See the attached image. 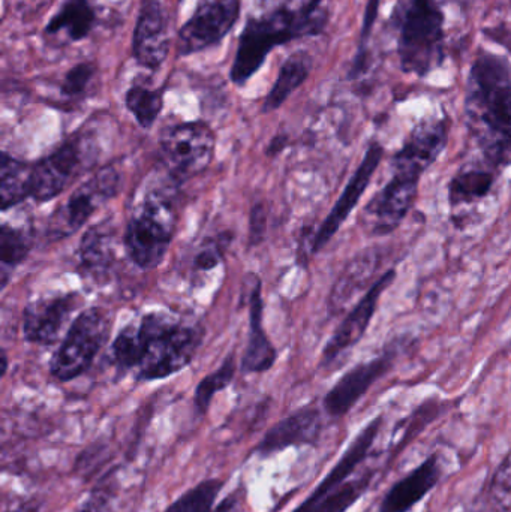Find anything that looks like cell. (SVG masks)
I'll return each instance as SVG.
<instances>
[{"label": "cell", "mask_w": 511, "mask_h": 512, "mask_svg": "<svg viewBox=\"0 0 511 512\" xmlns=\"http://www.w3.org/2000/svg\"><path fill=\"white\" fill-rule=\"evenodd\" d=\"M78 268L89 282L102 285L110 280L117 256V237L108 219L92 225L78 245Z\"/></svg>", "instance_id": "cell-22"}, {"label": "cell", "mask_w": 511, "mask_h": 512, "mask_svg": "<svg viewBox=\"0 0 511 512\" xmlns=\"http://www.w3.org/2000/svg\"><path fill=\"white\" fill-rule=\"evenodd\" d=\"M134 322L138 342L135 378L140 382L161 381L191 364L204 339V328L185 322L168 312L153 310Z\"/></svg>", "instance_id": "cell-3"}, {"label": "cell", "mask_w": 511, "mask_h": 512, "mask_svg": "<svg viewBox=\"0 0 511 512\" xmlns=\"http://www.w3.org/2000/svg\"><path fill=\"white\" fill-rule=\"evenodd\" d=\"M383 158L384 147L381 146V143H378V141L369 143L362 162L354 171L351 179L348 180L341 197L338 198L335 206H333L329 215L324 219L323 224L318 227L317 233H315L314 239H312L311 254H318V252L323 251L329 245L330 240L338 234L342 225L350 218L351 213H353L357 204L362 200L366 189L371 185L375 171L380 167Z\"/></svg>", "instance_id": "cell-16"}, {"label": "cell", "mask_w": 511, "mask_h": 512, "mask_svg": "<svg viewBox=\"0 0 511 512\" xmlns=\"http://www.w3.org/2000/svg\"><path fill=\"white\" fill-rule=\"evenodd\" d=\"M98 156L95 138L89 132H75L53 152L32 162L30 198L36 203H48L59 197L96 164Z\"/></svg>", "instance_id": "cell-7"}, {"label": "cell", "mask_w": 511, "mask_h": 512, "mask_svg": "<svg viewBox=\"0 0 511 512\" xmlns=\"http://www.w3.org/2000/svg\"><path fill=\"white\" fill-rule=\"evenodd\" d=\"M98 66L93 60H83L68 69L60 83V95L68 101H81L89 93Z\"/></svg>", "instance_id": "cell-32"}, {"label": "cell", "mask_w": 511, "mask_h": 512, "mask_svg": "<svg viewBox=\"0 0 511 512\" xmlns=\"http://www.w3.org/2000/svg\"><path fill=\"white\" fill-rule=\"evenodd\" d=\"M98 17L95 0H62L45 24L44 35L50 38L62 36L69 42L84 41L96 29Z\"/></svg>", "instance_id": "cell-25"}, {"label": "cell", "mask_w": 511, "mask_h": 512, "mask_svg": "<svg viewBox=\"0 0 511 512\" xmlns=\"http://www.w3.org/2000/svg\"><path fill=\"white\" fill-rule=\"evenodd\" d=\"M80 292L48 295L30 301L23 310V337L33 345L50 346L59 342L66 327L72 324V315L83 306Z\"/></svg>", "instance_id": "cell-15"}, {"label": "cell", "mask_w": 511, "mask_h": 512, "mask_svg": "<svg viewBox=\"0 0 511 512\" xmlns=\"http://www.w3.org/2000/svg\"><path fill=\"white\" fill-rule=\"evenodd\" d=\"M225 243L219 239L206 240L192 261L195 273H209L224 261Z\"/></svg>", "instance_id": "cell-35"}, {"label": "cell", "mask_w": 511, "mask_h": 512, "mask_svg": "<svg viewBox=\"0 0 511 512\" xmlns=\"http://www.w3.org/2000/svg\"><path fill=\"white\" fill-rule=\"evenodd\" d=\"M488 498L494 512H511V450L492 474Z\"/></svg>", "instance_id": "cell-33"}, {"label": "cell", "mask_w": 511, "mask_h": 512, "mask_svg": "<svg viewBox=\"0 0 511 512\" xmlns=\"http://www.w3.org/2000/svg\"><path fill=\"white\" fill-rule=\"evenodd\" d=\"M132 57L150 72L161 69L170 51L168 18L162 0H141L132 30Z\"/></svg>", "instance_id": "cell-18"}, {"label": "cell", "mask_w": 511, "mask_h": 512, "mask_svg": "<svg viewBox=\"0 0 511 512\" xmlns=\"http://www.w3.org/2000/svg\"><path fill=\"white\" fill-rule=\"evenodd\" d=\"M420 177L392 171L389 182L368 201L360 222L372 237L395 233L410 215L419 195Z\"/></svg>", "instance_id": "cell-13"}, {"label": "cell", "mask_w": 511, "mask_h": 512, "mask_svg": "<svg viewBox=\"0 0 511 512\" xmlns=\"http://www.w3.org/2000/svg\"><path fill=\"white\" fill-rule=\"evenodd\" d=\"M450 140V120L443 116L423 117L405 137L401 149L393 155L390 170L423 174L438 161Z\"/></svg>", "instance_id": "cell-14"}, {"label": "cell", "mask_w": 511, "mask_h": 512, "mask_svg": "<svg viewBox=\"0 0 511 512\" xmlns=\"http://www.w3.org/2000/svg\"><path fill=\"white\" fill-rule=\"evenodd\" d=\"M111 325L110 313L102 307H89L78 313L51 357L50 375L59 382L84 375L110 340Z\"/></svg>", "instance_id": "cell-8"}, {"label": "cell", "mask_w": 511, "mask_h": 512, "mask_svg": "<svg viewBox=\"0 0 511 512\" xmlns=\"http://www.w3.org/2000/svg\"><path fill=\"white\" fill-rule=\"evenodd\" d=\"M176 227V209L168 195L159 191L144 195L123 234V248L132 264L141 270L158 267L170 249Z\"/></svg>", "instance_id": "cell-6"}, {"label": "cell", "mask_w": 511, "mask_h": 512, "mask_svg": "<svg viewBox=\"0 0 511 512\" xmlns=\"http://www.w3.org/2000/svg\"><path fill=\"white\" fill-rule=\"evenodd\" d=\"M119 189V171L114 167L101 168L86 183L78 186L71 197L50 216L45 230L48 239L57 242L74 236L98 212L99 207L119 194Z\"/></svg>", "instance_id": "cell-10"}, {"label": "cell", "mask_w": 511, "mask_h": 512, "mask_svg": "<svg viewBox=\"0 0 511 512\" xmlns=\"http://www.w3.org/2000/svg\"><path fill=\"white\" fill-rule=\"evenodd\" d=\"M500 171L486 159L462 165L449 183L452 210L468 209L485 201L494 191Z\"/></svg>", "instance_id": "cell-23"}, {"label": "cell", "mask_w": 511, "mask_h": 512, "mask_svg": "<svg viewBox=\"0 0 511 512\" xmlns=\"http://www.w3.org/2000/svg\"><path fill=\"white\" fill-rule=\"evenodd\" d=\"M263 282L257 274H248L243 288V303L249 309V333L245 352L240 360V369L249 375L266 373L275 366L278 360V351L270 342L266 330H264V301Z\"/></svg>", "instance_id": "cell-19"}, {"label": "cell", "mask_w": 511, "mask_h": 512, "mask_svg": "<svg viewBox=\"0 0 511 512\" xmlns=\"http://www.w3.org/2000/svg\"><path fill=\"white\" fill-rule=\"evenodd\" d=\"M125 107L141 128H153L164 110V89L134 81L126 90Z\"/></svg>", "instance_id": "cell-28"}, {"label": "cell", "mask_w": 511, "mask_h": 512, "mask_svg": "<svg viewBox=\"0 0 511 512\" xmlns=\"http://www.w3.org/2000/svg\"><path fill=\"white\" fill-rule=\"evenodd\" d=\"M5 512H39V510L35 504H21L18 505V507L11 508V510Z\"/></svg>", "instance_id": "cell-39"}, {"label": "cell", "mask_w": 511, "mask_h": 512, "mask_svg": "<svg viewBox=\"0 0 511 512\" xmlns=\"http://www.w3.org/2000/svg\"><path fill=\"white\" fill-rule=\"evenodd\" d=\"M236 372V355L230 354L222 361L218 369L213 370L212 373L204 376V378L198 382L194 393V411L198 417H203V415L207 414L210 405H212L213 397H215L216 394L230 387L234 376H236Z\"/></svg>", "instance_id": "cell-30"}, {"label": "cell", "mask_w": 511, "mask_h": 512, "mask_svg": "<svg viewBox=\"0 0 511 512\" xmlns=\"http://www.w3.org/2000/svg\"><path fill=\"white\" fill-rule=\"evenodd\" d=\"M215 150V132L200 120L165 128L159 138V158L176 183L204 173L215 158Z\"/></svg>", "instance_id": "cell-9"}, {"label": "cell", "mask_w": 511, "mask_h": 512, "mask_svg": "<svg viewBox=\"0 0 511 512\" xmlns=\"http://www.w3.org/2000/svg\"><path fill=\"white\" fill-rule=\"evenodd\" d=\"M464 116L470 137L483 159L511 167V63L482 51L468 71Z\"/></svg>", "instance_id": "cell-2"}, {"label": "cell", "mask_w": 511, "mask_h": 512, "mask_svg": "<svg viewBox=\"0 0 511 512\" xmlns=\"http://www.w3.org/2000/svg\"><path fill=\"white\" fill-rule=\"evenodd\" d=\"M314 66V59L305 50L294 51L279 68L275 83L263 101L261 111L264 114L279 110L297 89L308 80Z\"/></svg>", "instance_id": "cell-26"}, {"label": "cell", "mask_w": 511, "mask_h": 512, "mask_svg": "<svg viewBox=\"0 0 511 512\" xmlns=\"http://www.w3.org/2000/svg\"><path fill=\"white\" fill-rule=\"evenodd\" d=\"M288 146V135L278 134L272 138L269 146L266 149L267 158H276V156L281 155Z\"/></svg>", "instance_id": "cell-38"}, {"label": "cell", "mask_w": 511, "mask_h": 512, "mask_svg": "<svg viewBox=\"0 0 511 512\" xmlns=\"http://www.w3.org/2000/svg\"><path fill=\"white\" fill-rule=\"evenodd\" d=\"M443 474L444 466L440 454H431L410 474L390 487L378 507V512H410L440 484Z\"/></svg>", "instance_id": "cell-21"}, {"label": "cell", "mask_w": 511, "mask_h": 512, "mask_svg": "<svg viewBox=\"0 0 511 512\" xmlns=\"http://www.w3.org/2000/svg\"><path fill=\"white\" fill-rule=\"evenodd\" d=\"M395 279L396 271L389 268L386 273L378 277L377 282L357 301L356 306L345 316L344 321L339 324L327 345L324 346L321 366H332L341 355H344L348 349L353 348L363 339L372 319H374L378 306H380L384 291L395 282Z\"/></svg>", "instance_id": "cell-17"}, {"label": "cell", "mask_w": 511, "mask_h": 512, "mask_svg": "<svg viewBox=\"0 0 511 512\" xmlns=\"http://www.w3.org/2000/svg\"><path fill=\"white\" fill-rule=\"evenodd\" d=\"M224 489V481L218 478L201 481L197 486L186 490L164 512H215L219 493Z\"/></svg>", "instance_id": "cell-31"}, {"label": "cell", "mask_w": 511, "mask_h": 512, "mask_svg": "<svg viewBox=\"0 0 511 512\" xmlns=\"http://www.w3.org/2000/svg\"><path fill=\"white\" fill-rule=\"evenodd\" d=\"M2 366H3V375H5L6 369H8V355H6V351H2Z\"/></svg>", "instance_id": "cell-40"}, {"label": "cell", "mask_w": 511, "mask_h": 512, "mask_svg": "<svg viewBox=\"0 0 511 512\" xmlns=\"http://www.w3.org/2000/svg\"><path fill=\"white\" fill-rule=\"evenodd\" d=\"M408 342L410 340L405 336L396 337L387 343L380 355L348 370L324 397L323 408L326 414L332 418L345 417L363 396L395 367Z\"/></svg>", "instance_id": "cell-11"}, {"label": "cell", "mask_w": 511, "mask_h": 512, "mask_svg": "<svg viewBox=\"0 0 511 512\" xmlns=\"http://www.w3.org/2000/svg\"><path fill=\"white\" fill-rule=\"evenodd\" d=\"M380 5L381 0H368V3H366L362 29H360L359 47H357L353 66H351L350 78H359L368 68V44L369 39H371L372 30H374L375 21H377Z\"/></svg>", "instance_id": "cell-34"}, {"label": "cell", "mask_w": 511, "mask_h": 512, "mask_svg": "<svg viewBox=\"0 0 511 512\" xmlns=\"http://www.w3.org/2000/svg\"><path fill=\"white\" fill-rule=\"evenodd\" d=\"M246 18L230 68V80L243 87L263 68L275 48L323 35L330 20L327 0H258Z\"/></svg>", "instance_id": "cell-1"}, {"label": "cell", "mask_w": 511, "mask_h": 512, "mask_svg": "<svg viewBox=\"0 0 511 512\" xmlns=\"http://www.w3.org/2000/svg\"><path fill=\"white\" fill-rule=\"evenodd\" d=\"M78 512H113V496L110 489L105 487L93 490Z\"/></svg>", "instance_id": "cell-36"}, {"label": "cell", "mask_w": 511, "mask_h": 512, "mask_svg": "<svg viewBox=\"0 0 511 512\" xmlns=\"http://www.w3.org/2000/svg\"><path fill=\"white\" fill-rule=\"evenodd\" d=\"M321 433H323V415L320 409L312 405L305 406L270 427L269 432L252 450V454L269 457L287 448L312 447L320 442Z\"/></svg>", "instance_id": "cell-20"}, {"label": "cell", "mask_w": 511, "mask_h": 512, "mask_svg": "<svg viewBox=\"0 0 511 512\" xmlns=\"http://www.w3.org/2000/svg\"><path fill=\"white\" fill-rule=\"evenodd\" d=\"M32 239L24 228L3 224L0 228V282L2 289L8 285L12 271L24 262L32 251Z\"/></svg>", "instance_id": "cell-29"}, {"label": "cell", "mask_w": 511, "mask_h": 512, "mask_svg": "<svg viewBox=\"0 0 511 512\" xmlns=\"http://www.w3.org/2000/svg\"><path fill=\"white\" fill-rule=\"evenodd\" d=\"M32 164L3 152L0 161V206L3 212L30 198Z\"/></svg>", "instance_id": "cell-27"}, {"label": "cell", "mask_w": 511, "mask_h": 512, "mask_svg": "<svg viewBox=\"0 0 511 512\" xmlns=\"http://www.w3.org/2000/svg\"><path fill=\"white\" fill-rule=\"evenodd\" d=\"M384 426L383 415L369 421L351 441L341 459L315 487L314 492L293 512H347L369 492L375 471L356 475L360 465L371 456L375 441Z\"/></svg>", "instance_id": "cell-5"}, {"label": "cell", "mask_w": 511, "mask_h": 512, "mask_svg": "<svg viewBox=\"0 0 511 512\" xmlns=\"http://www.w3.org/2000/svg\"><path fill=\"white\" fill-rule=\"evenodd\" d=\"M179 2H185V0H179Z\"/></svg>", "instance_id": "cell-41"}, {"label": "cell", "mask_w": 511, "mask_h": 512, "mask_svg": "<svg viewBox=\"0 0 511 512\" xmlns=\"http://www.w3.org/2000/svg\"><path fill=\"white\" fill-rule=\"evenodd\" d=\"M267 215L263 204H255L251 209V221H249V234H251V246H258L266 236Z\"/></svg>", "instance_id": "cell-37"}, {"label": "cell", "mask_w": 511, "mask_h": 512, "mask_svg": "<svg viewBox=\"0 0 511 512\" xmlns=\"http://www.w3.org/2000/svg\"><path fill=\"white\" fill-rule=\"evenodd\" d=\"M381 262H383V254L378 248L363 251L348 262L330 291L329 312L332 315L342 312L353 300L354 295L366 289V285L374 280Z\"/></svg>", "instance_id": "cell-24"}, {"label": "cell", "mask_w": 511, "mask_h": 512, "mask_svg": "<svg viewBox=\"0 0 511 512\" xmlns=\"http://www.w3.org/2000/svg\"><path fill=\"white\" fill-rule=\"evenodd\" d=\"M242 0H198L177 33V56L188 57L218 47L239 23Z\"/></svg>", "instance_id": "cell-12"}, {"label": "cell", "mask_w": 511, "mask_h": 512, "mask_svg": "<svg viewBox=\"0 0 511 512\" xmlns=\"http://www.w3.org/2000/svg\"><path fill=\"white\" fill-rule=\"evenodd\" d=\"M387 26L405 74L426 78L446 60V14L438 0H396Z\"/></svg>", "instance_id": "cell-4"}]
</instances>
